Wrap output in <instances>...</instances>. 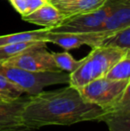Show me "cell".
Here are the masks:
<instances>
[{
	"instance_id": "cell-9",
	"label": "cell",
	"mask_w": 130,
	"mask_h": 131,
	"mask_svg": "<svg viewBox=\"0 0 130 131\" xmlns=\"http://www.w3.org/2000/svg\"><path fill=\"white\" fill-rule=\"evenodd\" d=\"M130 26V0H114L110 15L94 31L113 33Z\"/></svg>"
},
{
	"instance_id": "cell-11",
	"label": "cell",
	"mask_w": 130,
	"mask_h": 131,
	"mask_svg": "<svg viewBox=\"0 0 130 131\" xmlns=\"http://www.w3.org/2000/svg\"><path fill=\"white\" fill-rule=\"evenodd\" d=\"M22 20L27 23L43 26L46 29L57 27L64 21L65 17L53 4L48 1L30 13L26 16H22Z\"/></svg>"
},
{
	"instance_id": "cell-18",
	"label": "cell",
	"mask_w": 130,
	"mask_h": 131,
	"mask_svg": "<svg viewBox=\"0 0 130 131\" xmlns=\"http://www.w3.org/2000/svg\"><path fill=\"white\" fill-rule=\"evenodd\" d=\"M22 94L24 92L21 88L0 76V96L7 101H13L21 97Z\"/></svg>"
},
{
	"instance_id": "cell-3",
	"label": "cell",
	"mask_w": 130,
	"mask_h": 131,
	"mask_svg": "<svg viewBox=\"0 0 130 131\" xmlns=\"http://www.w3.org/2000/svg\"><path fill=\"white\" fill-rule=\"evenodd\" d=\"M0 76L4 77L23 90L34 95L43 91L45 86L58 84H69V73L63 71L34 72L0 63Z\"/></svg>"
},
{
	"instance_id": "cell-5",
	"label": "cell",
	"mask_w": 130,
	"mask_h": 131,
	"mask_svg": "<svg viewBox=\"0 0 130 131\" xmlns=\"http://www.w3.org/2000/svg\"><path fill=\"white\" fill-rule=\"evenodd\" d=\"M46 42L35 46L20 54L1 62L5 66L16 67L34 72L61 71L54 60L52 53L46 49Z\"/></svg>"
},
{
	"instance_id": "cell-16",
	"label": "cell",
	"mask_w": 130,
	"mask_h": 131,
	"mask_svg": "<svg viewBox=\"0 0 130 131\" xmlns=\"http://www.w3.org/2000/svg\"><path fill=\"white\" fill-rule=\"evenodd\" d=\"M45 41H29L21 42V43L7 44V45L0 46V62L7 60L9 58L20 54L21 53L25 52L28 49L31 48L35 46L45 43ZM47 43V42H46Z\"/></svg>"
},
{
	"instance_id": "cell-21",
	"label": "cell",
	"mask_w": 130,
	"mask_h": 131,
	"mask_svg": "<svg viewBox=\"0 0 130 131\" xmlns=\"http://www.w3.org/2000/svg\"><path fill=\"white\" fill-rule=\"evenodd\" d=\"M30 129H27L25 128H16V129H8V130H0V131H29Z\"/></svg>"
},
{
	"instance_id": "cell-4",
	"label": "cell",
	"mask_w": 130,
	"mask_h": 131,
	"mask_svg": "<svg viewBox=\"0 0 130 131\" xmlns=\"http://www.w3.org/2000/svg\"><path fill=\"white\" fill-rule=\"evenodd\" d=\"M129 86L130 79L111 80L102 77L84 85L78 90L85 102L105 109L116 104Z\"/></svg>"
},
{
	"instance_id": "cell-6",
	"label": "cell",
	"mask_w": 130,
	"mask_h": 131,
	"mask_svg": "<svg viewBox=\"0 0 130 131\" xmlns=\"http://www.w3.org/2000/svg\"><path fill=\"white\" fill-rule=\"evenodd\" d=\"M114 6V0H107L105 5L97 11L73 16L64 20L61 25L51 28L55 32H86L94 31L110 15Z\"/></svg>"
},
{
	"instance_id": "cell-17",
	"label": "cell",
	"mask_w": 130,
	"mask_h": 131,
	"mask_svg": "<svg viewBox=\"0 0 130 131\" xmlns=\"http://www.w3.org/2000/svg\"><path fill=\"white\" fill-rule=\"evenodd\" d=\"M52 54L59 70L69 73L73 72L75 70L78 69L84 60V58L81 60H76L67 51L63 53H52Z\"/></svg>"
},
{
	"instance_id": "cell-8",
	"label": "cell",
	"mask_w": 130,
	"mask_h": 131,
	"mask_svg": "<svg viewBox=\"0 0 130 131\" xmlns=\"http://www.w3.org/2000/svg\"><path fill=\"white\" fill-rule=\"evenodd\" d=\"M103 110L104 114L101 121L108 125L110 131H130L129 88L116 104Z\"/></svg>"
},
{
	"instance_id": "cell-15",
	"label": "cell",
	"mask_w": 130,
	"mask_h": 131,
	"mask_svg": "<svg viewBox=\"0 0 130 131\" xmlns=\"http://www.w3.org/2000/svg\"><path fill=\"white\" fill-rule=\"evenodd\" d=\"M104 77L111 80L130 79V52L113 64Z\"/></svg>"
},
{
	"instance_id": "cell-13",
	"label": "cell",
	"mask_w": 130,
	"mask_h": 131,
	"mask_svg": "<svg viewBox=\"0 0 130 131\" xmlns=\"http://www.w3.org/2000/svg\"><path fill=\"white\" fill-rule=\"evenodd\" d=\"M48 31L49 29L44 28V29H37V30L24 31V32L0 36V46L29 41H40V40L45 41V38H46Z\"/></svg>"
},
{
	"instance_id": "cell-20",
	"label": "cell",
	"mask_w": 130,
	"mask_h": 131,
	"mask_svg": "<svg viewBox=\"0 0 130 131\" xmlns=\"http://www.w3.org/2000/svg\"><path fill=\"white\" fill-rule=\"evenodd\" d=\"M47 1H48L49 3L53 4V5H54V4L60 3V2H65V1H69V0H47Z\"/></svg>"
},
{
	"instance_id": "cell-10",
	"label": "cell",
	"mask_w": 130,
	"mask_h": 131,
	"mask_svg": "<svg viewBox=\"0 0 130 131\" xmlns=\"http://www.w3.org/2000/svg\"><path fill=\"white\" fill-rule=\"evenodd\" d=\"M27 98L19 97L10 102L0 103V130L16 129L23 128L21 111Z\"/></svg>"
},
{
	"instance_id": "cell-2",
	"label": "cell",
	"mask_w": 130,
	"mask_h": 131,
	"mask_svg": "<svg viewBox=\"0 0 130 131\" xmlns=\"http://www.w3.org/2000/svg\"><path fill=\"white\" fill-rule=\"evenodd\" d=\"M129 52L130 50L115 47H98L92 48L79 67L69 73V85L78 89L94 79L102 78L113 64Z\"/></svg>"
},
{
	"instance_id": "cell-1",
	"label": "cell",
	"mask_w": 130,
	"mask_h": 131,
	"mask_svg": "<svg viewBox=\"0 0 130 131\" xmlns=\"http://www.w3.org/2000/svg\"><path fill=\"white\" fill-rule=\"evenodd\" d=\"M103 114V109L85 102L78 90L69 85L30 95L21 111V123L27 129H38L45 126L101 121Z\"/></svg>"
},
{
	"instance_id": "cell-7",
	"label": "cell",
	"mask_w": 130,
	"mask_h": 131,
	"mask_svg": "<svg viewBox=\"0 0 130 131\" xmlns=\"http://www.w3.org/2000/svg\"><path fill=\"white\" fill-rule=\"evenodd\" d=\"M112 34L105 31H86V32H55L49 30L45 38L47 43L51 42L63 47L66 51L78 48L82 46H89L92 48L101 46L102 40Z\"/></svg>"
},
{
	"instance_id": "cell-12",
	"label": "cell",
	"mask_w": 130,
	"mask_h": 131,
	"mask_svg": "<svg viewBox=\"0 0 130 131\" xmlns=\"http://www.w3.org/2000/svg\"><path fill=\"white\" fill-rule=\"evenodd\" d=\"M106 2L107 0H69L54 4V6L67 19L97 11L105 5Z\"/></svg>"
},
{
	"instance_id": "cell-22",
	"label": "cell",
	"mask_w": 130,
	"mask_h": 131,
	"mask_svg": "<svg viewBox=\"0 0 130 131\" xmlns=\"http://www.w3.org/2000/svg\"><path fill=\"white\" fill-rule=\"evenodd\" d=\"M2 102H10V101L5 100V98H3V97H2V96H0V103H2Z\"/></svg>"
},
{
	"instance_id": "cell-19",
	"label": "cell",
	"mask_w": 130,
	"mask_h": 131,
	"mask_svg": "<svg viewBox=\"0 0 130 131\" xmlns=\"http://www.w3.org/2000/svg\"><path fill=\"white\" fill-rule=\"evenodd\" d=\"M27 2V15L30 13L34 12L40 6L45 5L47 2V0H26ZM26 16V15H25Z\"/></svg>"
},
{
	"instance_id": "cell-14",
	"label": "cell",
	"mask_w": 130,
	"mask_h": 131,
	"mask_svg": "<svg viewBox=\"0 0 130 131\" xmlns=\"http://www.w3.org/2000/svg\"><path fill=\"white\" fill-rule=\"evenodd\" d=\"M100 47H115L122 50H130V26L109 35L102 40Z\"/></svg>"
}]
</instances>
